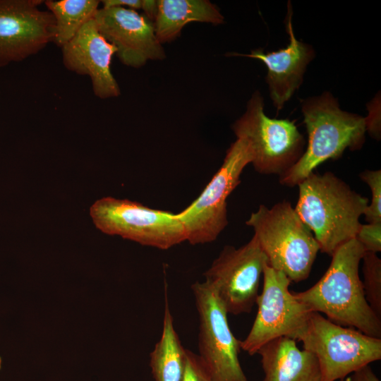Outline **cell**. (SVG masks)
<instances>
[{"label": "cell", "instance_id": "9c48e42d", "mask_svg": "<svg viewBox=\"0 0 381 381\" xmlns=\"http://www.w3.org/2000/svg\"><path fill=\"white\" fill-rule=\"evenodd\" d=\"M262 289L257 298L258 311L241 349L252 356L279 337L299 341L311 312L289 291L290 279L267 264L263 271Z\"/></svg>", "mask_w": 381, "mask_h": 381}, {"label": "cell", "instance_id": "2e32d148", "mask_svg": "<svg viewBox=\"0 0 381 381\" xmlns=\"http://www.w3.org/2000/svg\"><path fill=\"white\" fill-rule=\"evenodd\" d=\"M262 381H321L320 366L310 351L300 349L296 341L279 337L262 346Z\"/></svg>", "mask_w": 381, "mask_h": 381}, {"label": "cell", "instance_id": "52a82bcc", "mask_svg": "<svg viewBox=\"0 0 381 381\" xmlns=\"http://www.w3.org/2000/svg\"><path fill=\"white\" fill-rule=\"evenodd\" d=\"M253 159L248 141L237 138L226 152L220 168L200 195L176 213L183 224L186 241L203 244L217 239L228 224L226 199L240 183L243 170Z\"/></svg>", "mask_w": 381, "mask_h": 381}, {"label": "cell", "instance_id": "7402d4cb", "mask_svg": "<svg viewBox=\"0 0 381 381\" xmlns=\"http://www.w3.org/2000/svg\"><path fill=\"white\" fill-rule=\"evenodd\" d=\"M356 238L365 252L381 251V222L361 224Z\"/></svg>", "mask_w": 381, "mask_h": 381}, {"label": "cell", "instance_id": "603a6c76", "mask_svg": "<svg viewBox=\"0 0 381 381\" xmlns=\"http://www.w3.org/2000/svg\"><path fill=\"white\" fill-rule=\"evenodd\" d=\"M181 381H212L198 355L188 349Z\"/></svg>", "mask_w": 381, "mask_h": 381}, {"label": "cell", "instance_id": "3957f363", "mask_svg": "<svg viewBox=\"0 0 381 381\" xmlns=\"http://www.w3.org/2000/svg\"><path fill=\"white\" fill-rule=\"evenodd\" d=\"M308 145L301 157L279 176L282 185L298 186L320 164L341 157L344 152L360 150L365 140V118L343 111L329 92L301 101Z\"/></svg>", "mask_w": 381, "mask_h": 381}, {"label": "cell", "instance_id": "8fae6325", "mask_svg": "<svg viewBox=\"0 0 381 381\" xmlns=\"http://www.w3.org/2000/svg\"><path fill=\"white\" fill-rule=\"evenodd\" d=\"M267 259L256 238L243 246H226L205 272L227 313H250L259 296L261 277Z\"/></svg>", "mask_w": 381, "mask_h": 381}, {"label": "cell", "instance_id": "4fadbf2b", "mask_svg": "<svg viewBox=\"0 0 381 381\" xmlns=\"http://www.w3.org/2000/svg\"><path fill=\"white\" fill-rule=\"evenodd\" d=\"M94 19L102 35L116 47L123 64L138 68L149 60L166 58L154 22L145 15L125 7L102 8Z\"/></svg>", "mask_w": 381, "mask_h": 381}, {"label": "cell", "instance_id": "7c38bea8", "mask_svg": "<svg viewBox=\"0 0 381 381\" xmlns=\"http://www.w3.org/2000/svg\"><path fill=\"white\" fill-rule=\"evenodd\" d=\"M42 0H0V67L23 61L53 42L55 20Z\"/></svg>", "mask_w": 381, "mask_h": 381}, {"label": "cell", "instance_id": "83f0119b", "mask_svg": "<svg viewBox=\"0 0 381 381\" xmlns=\"http://www.w3.org/2000/svg\"><path fill=\"white\" fill-rule=\"evenodd\" d=\"M1 358L0 357V369H1Z\"/></svg>", "mask_w": 381, "mask_h": 381}, {"label": "cell", "instance_id": "cb8c5ba5", "mask_svg": "<svg viewBox=\"0 0 381 381\" xmlns=\"http://www.w3.org/2000/svg\"><path fill=\"white\" fill-rule=\"evenodd\" d=\"M349 381H380L373 370L366 365L351 373Z\"/></svg>", "mask_w": 381, "mask_h": 381}, {"label": "cell", "instance_id": "e0dca14e", "mask_svg": "<svg viewBox=\"0 0 381 381\" xmlns=\"http://www.w3.org/2000/svg\"><path fill=\"white\" fill-rule=\"evenodd\" d=\"M158 11L154 22L155 35L160 42H171L180 36L188 23L222 24L224 18L208 0H157Z\"/></svg>", "mask_w": 381, "mask_h": 381}, {"label": "cell", "instance_id": "277c9868", "mask_svg": "<svg viewBox=\"0 0 381 381\" xmlns=\"http://www.w3.org/2000/svg\"><path fill=\"white\" fill-rule=\"evenodd\" d=\"M246 224L253 229L270 267L283 272L291 282L309 277L320 247L289 201L270 208L260 205Z\"/></svg>", "mask_w": 381, "mask_h": 381}, {"label": "cell", "instance_id": "484cf974", "mask_svg": "<svg viewBox=\"0 0 381 381\" xmlns=\"http://www.w3.org/2000/svg\"><path fill=\"white\" fill-rule=\"evenodd\" d=\"M142 9L145 16L151 21L155 22L158 11V3L156 0H143Z\"/></svg>", "mask_w": 381, "mask_h": 381}, {"label": "cell", "instance_id": "8992f818", "mask_svg": "<svg viewBox=\"0 0 381 381\" xmlns=\"http://www.w3.org/2000/svg\"><path fill=\"white\" fill-rule=\"evenodd\" d=\"M317 358L321 381H337L381 359V339L311 312L299 339Z\"/></svg>", "mask_w": 381, "mask_h": 381}, {"label": "cell", "instance_id": "4316f807", "mask_svg": "<svg viewBox=\"0 0 381 381\" xmlns=\"http://www.w3.org/2000/svg\"><path fill=\"white\" fill-rule=\"evenodd\" d=\"M337 381H349V378H344V379H341V380H337Z\"/></svg>", "mask_w": 381, "mask_h": 381}, {"label": "cell", "instance_id": "ba28073f", "mask_svg": "<svg viewBox=\"0 0 381 381\" xmlns=\"http://www.w3.org/2000/svg\"><path fill=\"white\" fill-rule=\"evenodd\" d=\"M90 214L103 233L143 246L167 250L186 241L184 226L176 214L135 201L104 197L91 206Z\"/></svg>", "mask_w": 381, "mask_h": 381}, {"label": "cell", "instance_id": "d6986e66", "mask_svg": "<svg viewBox=\"0 0 381 381\" xmlns=\"http://www.w3.org/2000/svg\"><path fill=\"white\" fill-rule=\"evenodd\" d=\"M98 0H48L44 4L55 20L53 42L62 47L93 18L98 10Z\"/></svg>", "mask_w": 381, "mask_h": 381}, {"label": "cell", "instance_id": "5bb4252c", "mask_svg": "<svg viewBox=\"0 0 381 381\" xmlns=\"http://www.w3.org/2000/svg\"><path fill=\"white\" fill-rule=\"evenodd\" d=\"M61 48L64 66L79 75H88L97 97L107 99L121 94L111 71L116 49L99 32L94 18Z\"/></svg>", "mask_w": 381, "mask_h": 381}, {"label": "cell", "instance_id": "ac0fdd59", "mask_svg": "<svg viewBox=\"0 0 381 381\" xmlns=\"http://www.w3.org/2000/svg\"><path fill=\"white\" fill-rule=\"evenodd\" d=\"M186 349L175 330L173 318L166 297L162 332L150 355V366L155 381H181Z\"/></svg>", "mask_w": 381, "mask_h": 381}, {"label": "cell", "instance_id": "7a4b0ae2", "mask_svg": "<svg viewBox=\"0 0 381 381\" xmlns=\"http://www.w3.org/2000/svg\"><path fill=\"white\" fill-rule=\"evenodd\" d=\"M298 186L294 209L313 233L320 251L332 256L339 246L356 238L369 199L329 171H313Z\"/></svg>", "mask_w": 381, "mask_h": 381}, {"label": "cell", "instance_id": "5b68a950", "mask_svg": "<svg viewBox=\"0 0 381 381\" xmlns=\"http://www.w3.org/2000/svg\"><path fill=\"white\" fill-rule=\"evenodd\" d=\"M231 128L237 138L250 143L253 153L251 164L261 174L283 175L305 151V140L295 121L268 117L258 90L252 94L246 111Z\"/></svg>", "mask_w": 381, "mask_h": 381}, {"label": "cell", "instance_id": "30bf717a", "mask_svg": "<svg viewBox=\"0 0 381 381\" xmlns=\"http://www.w3.org/2000/svg\"><path fill=\"white\" fill-rule=\"evenodd\" d=\"M191 289L200 322L198 356L212 381H248L238 359L241 341L217 294L205 282H195Z\"/></svg>", "mask_w": 381, "mask_h": 381}, {"label": "cell", "instance_id": "9a60e30c", "mask_svg": "<svg viewBox=\"0 0 381 381\" xmlns=\"http://www.w3.org/2000/svg\"><path fill=\"white\" fill-rule=\"evenodd\" d=\"M292 16V5L289 1L284 20L286 32L289 36V43L286 47L271 52H264L262 49L258 48L247 54H230L256 59L266 65L267 74L265 80L269 86L270 97L277 111L283 109L285 103L299 88L306 67L315 56L311 45L296 38Z\"/></svg>", "mask_w": 381, "mask_h": 381}, {"label": "cell", "instance_id": "ffe728a7", "mask_svg": "<svg viewBox=\"0 0 381 381\" xmlns=\"http://www.w3.org/2000/svg\"><path fill=\"white\" fill-rule=\"evenodd\" d=\"M362 281L365 296L373 312L381 318V259L377 253L365 252Z\"/></svg>", "mask_w": 381, "mask_h": 381}, {"label": "cell", "instance_id": "d4e9b609", "mask_svg": "<svg viewBox=\"0 0 381 381\" xmlns=\"http://www.w3.org/2000/svg\"><path fill=\"white\" fill-rule=\"evenodd\" d=\"M102 8H113L127 6L128 8L135 10L142 9L143 0H103Z\"/></svg>", "mask_w": 381, "mask_h": 381}, {"label": "cell", "instance_id": "44dd1931", "mask_svg": "<svg viewBox=\"0 0 381 381\" xmlns=\"http://www.w3.org/2000/svg\"><path fill=\"white\" fill-rule=\"evenodd\" d=\"M361 179L368 185L371 201L363 214L368 223L381 222V171L365 170L360 174Z\"/></svg>", "mask_w": 381, "mask_h": 381}, {"label": "cell", "instance_id": "6da1fadb", "mask_svg": "<svg viewBox=\"0 0 381 381\" xmlns=\"http://www.w3.org/2000/svg\"><path fill=\"white\" fill-rule=\"evenodd\" d=\"M365 252L356 238L347 241L333 253L328 269L317 283L294 294L310 312L381 339V318L367 302L359 276Z\"/></svg>", "mask_w": 381, "mask_h": 381}]
</instances>
